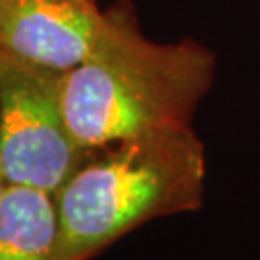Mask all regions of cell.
Segmentation results:
<instances>
[{"mask_svg": "<svg viewBox=\"0 0 260 260\" xmlns=\"http://www.w3.org/2000/svg\"><path fill=\"white\" fill-rule=\"evenodd\" d=\"M214 77L210 48L195 39L145 37L135 6L118 0L104 10L93 52L64 75L66 120L87 149L191 125Z\"/></svg>", "mask_w": 260, "mask_h": 260, "instance_id": "1", "label": "cell"}, {"mask_svg": "<svg viewBox=\"0 0 260 260\" xmlns=\"http://www.w3.org/2000/svg\"><path fill=\"white\" fill-rule=\"evenodd\" d=\"M206 152L193 125L94 149L54 195V260H91L145 223L203 206Z\"/></svg>", "mask_w": 260, "mask_h": 260, "instance_id": "2", "label": "cell"}, {"mask_svg": "<svg viewBox=\"0 0 260 260\" xmlns=\"http://www.w3.org/2000/svg\"><path fill=\"white\" fill-rule=\"evenodd\" d=\"M64 75L0 52V177L54 197L94 149L72 133Z\"/></svg>", "mask_w": 260, "mask_h": 260, "instance_id": "3", "label": "cell"}, {"mask_svg": "<svg viewBox=\"0 0 260 260\" xmlns=\"http://www.w3.org/2000/svg\"><path fill=\"white\" fill-rule=\"evenodd\" d=\"M103 25L96 0H0V52L68 74L93 52Z\"/></svg>", "mask_w": 260, "mask_h": 260, "instance_id": "4", "label": "cell"}, {"mask_svg": "<svg viewBox=\"0 0 260 260\" xmlns=\"http://www.w3.org/2000/svg\"><path fill=\"white\" fill-rule=\"evenodd\" d=\"M56 241L54 197L6 185L0 203V260H54Z\"/></svg>", "mask_w": 260, "mask_h": 260, "instance_id": "5", "label": "cell"}, {"mask_svg": "<svg viewBox=\"0 0 260 260\" xmlns=\"http://www.w3.org/2000/svg\"><path fill=\"white\" fill-rule=\"evenodd\" d=\"M4 189H6V183H4L2 177H0V203H2V197H4Z\"/></svg>", "mask_w": 260, "mask_h": 260, "instance_id": "6", "label": "cell"}]
</instances>
